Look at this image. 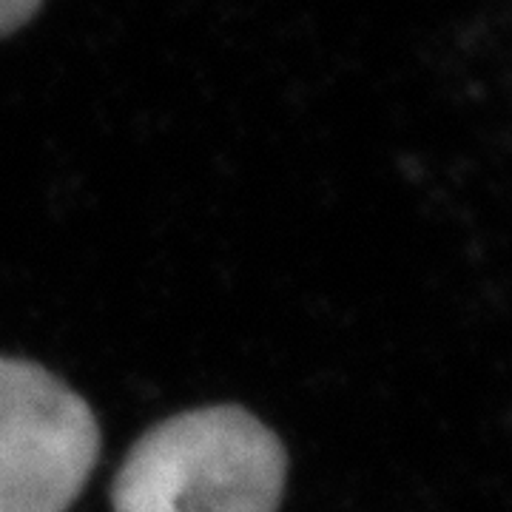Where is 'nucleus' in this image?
Here are the masks:
<instances>
[{"instance_id": "obj_1", "label": "nucleus", "mask_w": 512, "mask_h": 512, "mask_svg": "<svg viewBox=\"0 0 512 512\" xmlns=\"http://www.w3.org/2000/svg\"><path fill=\"white\" fill-rule=\"evenodd\" d=\"M288 456L237 404L160 421L131 447L111 487L114 512H276Z\"/></svg>"}, {"instance_id": "obj_2", "label": "nucleus", "mask_w": 512, "mask_h": 512, "mask_svg": "<svg viewBox=\"0 0 512 512\" xmlns=\"http://www.w3.org/2000/svg\"><path fill=\"white\" fill-rule=\"evenodd\" d=\"M97 456L86 399L46 367L0 356V512H66Z\"/></svg>"}, {"instance_id": "obj_3", "label": "nucleus", "mask_w": 512, "mask_h": 512, "mask_svg": "<svg viewBox=\"0 0 512 512\" xmlns=\"http://www.w3.org/2000/svg\"><path fill=\"white\" fill-rule=\"evenodd\" d=\"M43 0H0V37L15 35L35 18Z\"/></svg>"}]
</instances>
